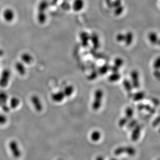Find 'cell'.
<instances>
[{
	"label": "cell",
	"mask_w": 160,
	"mask_h": 160,
	"mask_svg": "<svg viewBox=\"0 0 160 160\" xmlns=\"http://www.w3.org/2000/svg\"><path fill=\"white\" fill-rule=\"evenodd\" d=\"M124 11V7L122 5L116 7L114 10V14L116 16H120Z\"/></svg>",
	"instance_id": "30"
},
{
	"label": "cell",
	"mask_w": 160,
	"mask_h": 160,
	"mask_svg": "<svg viewBox=\"0 0 160 160\" xmlns=\"http://www.w3.org/2000/svg\"><path fill=\"white\" fill-rule=\"evenodd\" d=\"M159 133H160V128H159Z\"/></svg>",
	"instance_id": "42"
},
{
	"label": "cell",
	"mask_w": 160,
	"mask_h": 160,
	"mask_svg": "<svg viewBox=\"0 0 160 160\" xmlns=\"http://www.w3.org/2000/svg\"><path fill=\"white\" fill-rule=\"evenodd\" d=\"M131 82L132 83L133 88L135 89H138L140 88V77L139 73L136 70L132 71L130 74Z\"/></svg>",
	"instance_id": "4"
},
{
	"label": "cell",
	"mask_w": 160,
	"mask_h": 160,
	"mask_svg": "<svg viewBox=\"0 0 160 160\" xmlns=\"http://www.w3.org/2000/svg\"><path fill=\"white\" fill-rule=\"evenodd\" d=\"M160 46V39H159V42H158V44Z\"/></svg>",
	"instance_id": "41"
},
{
	"label": "cell",
	"mask_w": 160,
	"mask_h": 160,
	"mask_svg": "<svg viewBox=\"0 0 160 160\" xmlns=\"http://www.w3.org/2000/svg\"><path fill=\"white\" fill-rule=\"evenodd\" d=\"M142 126L139 124H137L135 127L133 128L132 134H131V139L132 141H136L139 139L141 136Z\"/></svg>",
	"instance_id": "8"
},
{
	"label": "cell",
	"mask_w": 160,
	"mask_h": 160,
	"mask_svg": "<svg viewBox=\"0 0 160 160\" xmlns=\"http://www.w3.org/2000/svg\"><path fill=\"white\" fill-rule=\"evenodd\" d=\"M2 17L3 19L7 22H11L15 17V14L13 11L10 8L5 9L2 13Z\"/></svg>",
	"instance_id": "5"
},
{
	"label": "cell",
	"mask_w": 160,
	"mask_h": 160,
	"mask_svg": "<svg viewBox=\"0 0 160 160\" xmlns=\"http://www.w3.org/2000/svg\"><path fill=\"white\" fill-rule=\"evenodd\" d=\"M128 122H129V123L128 122V123L127 127H128V128H129V129L133 128L135 127L137 124H138V121H137L136 120H135V119H134V120H132V119H131V120H129V121H128Z\"/></svg>",
	"instance_id": "31"
},
{
	"label": "cell",
	"mask_w": 160,
	"mask_h": 160,
	"mask_svg": "<svg viewBox=\"0 0 160 160\" xmlns=\"http://www.w3.org/2000/svg\"><path fill=\"white\" fill-rule=\"evenodd\" d=\"M123 85L125 90L127 93L128 95L129 96L132 97L133 94L132 93V90L133 89V88L131 81L128 79H124L123 81Z\"/></svg>",
	"instance_id": "12"
},
{
	"label": "cell",
	"mask_w": 160,
	"mask_h": 160,
	"mask_svg": "<svg viewBox=\"0 0 160 160\" xmlns=\"http://www.w3.org/2000/svg\"><path fill=\"white\" fill-rule=\"evenodd\" d=\"M110 160H118L117 159H115V158H113V159H110Z\"/></svg>",
	"instance_id": "40"
},
{
	"label": "cell",
	"mask_w": 160,
	"mask_h": 160,
	"mask_svg": "<svg viewBox=\"0 0 160 160\" xmlns=\"http://www.w3.org/2000/svg\"><path fill=\"white\" fill-rule=\"evenodd\" d=\"M8 98L7 95L4 92L0 93V107L6 103L7 100Z\"/></svg>",
	"instance_id": "25"
},
{
	"label": "cell",
	"mask_w": 160,
	"mask_h": 160,
	"mask_svg": "<svg viewBox=\"0 0 160 160\" xmlns=\"http://www.w3.org/2000/svg\"><path fill=\"white\" fill-rule=\"evenodd\" d=\"M20 58L22 62L24 64L30 65L33 61V58L32 56L28 53H22L20 56Z\"/></svg>",
	"instance_id": "13"
},
{
	"label": "cell",
	"mask_w": 160,
	"mask_h": 160,
	"mask_svg": "<svg viewBox=\"0 0 160 160\" xmlns=\"http://www.w3.org/2000/svg\"><path fill=\"white\" fill-rule=\"evenodd\" d=\"M66 97L64 94L63 91H59L57 92L54 93L51 95V99L54 102L56 103H61L64 100V99Z\"/></svg>",
	"instance_id": "9"
},
{
	"label": "cell",
	"mask_w": 160,
	"mask_h": 160,
	"mask_svg": "<svg viewBox=\"0 0 160 160\" xmlns=\"http://www.w3.org/2000/svg\"><path fill=\"white\" fill-rule=\"evenodd\" d=\"M80 39L83 46L86 47L90 41V35L85 31H83L80 34Z\"/></svg>",
	"instance_id": "10"
},
{
	"label": "cell",
	"mask_w": 160,
	"mask_h": 160,
	"mask_svg": "<svg viewBox=\"0 0 160 160\" xmlns=\"http://www.w3.org/2000/svg\"><path fill=\"white\" fill-rule=\"evenodd\" d=\"M160 160V159H158V160Z\"/></svg>",
	"instance_id": "43"
},
{
	"label": "cell",
	"mask_w": 160,
	"mask_h": 160,
	"mask_svg": "<svg viewBox=\"0 0 160 160\" xmlns=\"http://www.w3.org/2000/svg\"><path fill=\"white\" fill-rule=\"evenodd\" d=\"M103 97V91L101 89H97L95 91L94 99L92 103L93 109L98 111L102 105Z\"/></svg>",
	"instance_id": "1"
},
{
	"label": "cell",
	"mask_w": 160,
	"mask_h": 160,
	"mask_svg": "<svg viewBox=\"0 0 160 160\" xmlns=\"http://www.w3.org/2000/svg\"><path fill=\"white\" fill-rule=\"evenodd\" d=\"M90 41L92 42L94 48L97 49L100 46V42L98 35L96 33H93L90 35Z\"/></svg>",
	"instance_id": "16"
},
{
	"label": "cell",
	"mask_w": 160,
	"mask_h": 160,
	"mask_svg": "<svg viewBox=\"0 0 160 160\" xmlns=\"http://www.w3.org/2000/svg\"><path fill=\"white\" fill-rule=\"evenodd\" d=\"M121 5H122L121 0H115L113 2H112V7L113 8L116 9Z\"/></svg>",
	"instance_id": "33"
},
{
	"label": "cell",
	"mask_w": 160,
	"mask_h": 160,
	"mask_svg": "<svg viewBox=\"0 0 160 160\" xmlns=\"http://www.w3.org/2000/svg\"><path fill=\"white\" fill-rule=\"evenodd\" d=\"M110 66L109 65H108L107 64H105L99 68L98 73L100 75H105L110 70Z\"/></svg>",
	"instance_id": "23"
},
{
	"label": "cell",
	"mask_w": 160,
	"mask_h": 160,
	"mask_svg": "<svg viewBox=\"0 0 160 160\" xmlns=\"http://www.w3.org/2000/svg\"><path fill=\"white\" fill-rule=\"evenodd\" d=\"M121 75L119 72H112L108 77V80L110 82H116L118 81L121 79Z\"/></svg>",
	"instance_id": "20"
},
{
	"label": "cell",
	"mask_w": 160,
	"mask_h": 160,
	"mask_svg": "<svg viewBox=\"0 0 160 160\" xmlns=\"http://www.w3.org/2000/svg\"><path fill=\"white\" fill-rule=\"evenodd\" d=\"M124 64V60L122 58L117 57L114 61V65L116 66V67L120 69L123 66Z\"/></svg>",
	"instance_id": "26"
},
{
	"label": "cell",
	"mask_w": 160,
	"mask_h": 160,
	"mask_svg": "<svg viewBox=\"0 0 160 160\" xmlns=\"http://www.w3.org/2000/svg\"><path fill=\"white\" fill-rule=\"evenodd\" d=\"M160 123V116L158 117V118H156V120L154 121V122L152 123L153 126L156 127V126H158V124H159Z\"/></svg>",
	"instance_id": "36"
},
{
	"label": "cell",
	"mask_w": 160,
	"mask_h": 160,
	"mask_svg": "<svg viewBox=\"0 0 160 160\" xmlns=\"http://www.w3.org/2000/svg\"><path fill=\"white\" fill-rule=\"evenodd\" d=\"M116 39L117 42H124V39H125V34L123 33H119L117 34L116 37Z\"/></svg>",
	"instance_id": "29"
},
{
	"label": "cell",
	"mask_w": 160,
	"mask_h": 160,
	"mask_svg": "<svg viewBox=\"0 0 160 160\" xmlns=\"http://www.w3.org/2000/svg\"><path fill=\"white\" fill-rule=\"evenodd\" d=\"M125 116L128 120H131L132 119L133 115H134V110L132 108L127 107L125 110Z\"/></svg>",
	"instance_id": "24"
},
{
	"label": "cell",
	"mask_w": 160,
	"mask_h": 160,
	"mask_svg": "<svg viewBox=\"0 0 160 160\" xmlns=\"http://www.w3.org/2000/svg\"><path fill=\"white\" fill-rule=\"evenodd\" d=\"M146 94L143 91H139L138 92L133 94L132 97L135 101H138L142 100L145 97Z\"/></svg>",
	"instance_id": "19"
},
{
	"label": "cell",
	"mask_w": 160,
	"mask_h": 160,
	"mask_svg": "<svg viewBox=\"0 0 160 160\" xmlns=\"http://www.w3.org/2000/svg\"><path fill=\"white\" fill-rule=\"evenodd\" d=\"M152 67L154 70H160V56L154 59L152 64Z\"/></svg>",
	"instance_id": "27"
},
{
	"label": "cell",
	"mask_w": 160,
	"mask_h": 160,
	"mask_svg": "<svg viewBox=\"0 0 160 160\" xmlns=\"http://www.w3.org/2000/svg\"><path fill=\"white\" fill-rule=\"evenodd\" d=\"M20 103V101L19 99L16 97H13L10 99L9 105L11 108L16 109V108H17L19 106Z\"/></svg>",
	"instance_id": "22"
},
{
	"label": "cell",
	"mask_w": 160,
	"mask_h": 160,
	"mask_svg": "<svg viewBox=\"0 0 160 160\" xmlns=\"http://www.w3.org/2000/svg\"><path fill=\"white\" fill-rule=\"evenodd\" d=\"M134 39V35L131 31H127L125 34L124 43L126 46H130L133 43Z\"/></svg>",
	"instance_id": "17"
},
{
	"label": "cell",
	"mask_w": 160,
	"mask_h": 160,
	"mask_svg": "<svg viewBox=\"0 0 160 160\" xmlns=\"http://www.w3.org/2000/svg\"><path fill=\"white\" fill-rule=\"evenodd\" d=\"M148 39L150 43L152 45H156L158 44L159 38L158 34L156 33V32L151 31L149 32L148 35Z\"/></svg>",
	"instance_id": "15"
},
{
	"label": "cell",
	"mask_w": 160,
	"mask_h": 160,
	"mask_svg": "<svg viewBox=\"0 0 160 160\" xmlns=\"http://www.w3.org/2000/svg\"><path fill=\"white\" fill-rule=\"evenodd\" d=\"M11 71L8 69H5L0 75V87L2 88H6L9 85V82L11 78Z\"/></svg>",
	"instance_id": "3"
},
{
	"label": "cell",
	"mask_w": 160,
	"mask_h": 160,
	"mask_svg": "<svg viewBox=\"0 0 160 160\" xmlns=\"http://www.w3.org/2000/svg\"><path fill=\"white\" fill-rule=\"evenodd\" d=\"M154 77L158 81H160V70H154L153 72Z\"/></svg>",
	"instance_id": "32"
},
{
	"label": "cell",
	"mask_w": 160,
	"mask_h": 160,
	"mask_svg": "<svg viewBox=\"0 0 160 160\" xmlns=\"http://www.w3.org/2000/svg\"><path fill=\"white\" fill-rule=\"evenodd\" d=\"M95 160H104V158H103V156H98L96 158Z\"/></svg>",
	"instance_id": "38"
},
{
	"label": "cell",
	"mask_w": 160,
	"mask_h": 160,
	"mask_svg": "<svg viewBox=\"0 0 160 160\" xmlns=\"http://www.w3.org/2000/svg\"><path fill=\"white\" fill-rule=\"evenodd\" d=\"M97 73H98V71H93L89 76V78H90V80H94V79H96L98 76Z\"/></svg>",
	"instance_id": "35"
},
{
	"label": "cell",
	"mask_w": 160,
	"mask_h": 160,
	"mask_svg": "<svg viewBox=\"0 0 160 160\" xmlns=\"http://www.w3.org/2000/svg\"><path fill=\"white\" fill-rule=\"evenodd\" d=\"M58 160H62V159H58Z\"/></svg>",
	"instance_id": "44"
},
{
	"label": "cell",
	"mask_w": 160,
	"mask_h": 160,
	"mask_svg": "<svg viewBox=\"0 0 160 160\" xmlns=\"http://www.w3.org/2000/svg\"><path fill=\"white\" fill-rule=\"evenodd\" d=\"M90 139L93 141L97 142L99 141L101 137V133L98 131H94L90 134Z\"/></svg>",
	"instance_id": "21"
},
{
	"label": "cell",
	"mask_w": 160,
	"mask_h": 160,
	"mask_svg": "<svg viewBox=\"0 0 160 160\" xmlns=\"http://www.w3.org/2000/svg\"><path fill=\"white\" fill-rule=\"evenodd\" d=\"M31 102L33 107L37 112H41L43 110V105L39 96L34 95L31 97Z\"/></svg>",
	"instance_id": "6"
},
{
	"label": "cell",
	"mask_w": 160,
	"mask_h": 160,
	"mask_svg": "<svg viewBox=\"0 0 160 160\" xmlns=\"http://www.w3.org/2000/svg\"><path fill=\"white\" fill-rule=\"evenodd\" d=\"M2 107V108L3 110L5 111V112H8L9 110V107L6 105V103L5 104H4L3 105L1 106Z\"/></svg>",
	"instance_id": "37"
},
{
	"label": "cell",
	"mask_w": 160,
	"mask_h": 160,
	"mask_svg": "<svg viewBox=\"0 0 160 160\" xmlns=\"http://www.w3.org/2000/svg\"><path fill=\"white\" fill-rule=\"evenodd\" d=\"M4 55V52L3 51V50L0 49V57H2Z\"/></svg>",
	"instance_id": "39"
},
{
	"label": "cell",
	"mask_w": 160,
	"mask_h": 160,
	"mask_svg": "<svg viewBox=\"0 0 160 160\" xmlns=\"http://www.w3.org/2000/svg\"><path fill=\"white\" fill-rule=\"evenodd\" d=\"M84 5V0H74L72 4L73 9L76 12L80 11L83 9Z\"/></svg>",
	"instance_id": "11"
},
{
	"label": "cell",
	"mask_w": 160,
	"mask_h": 160,
	"mask_svg": "<svg viewBox=\"0 0 160 160\" xmlns=\"http://www.w3.org/2000/svg\"><path fill=\"white\" fill-rule=\"evenodd\" d=\"M9 147L13 156L16 158H19L21 156V152L17 142L15 141H11L9 143Z\"/></svg>",
	"instance_id": "7"
},
{
	"label": "cell",
	"mask_w": 160,
	"mask_h": 160,
	"mask_svg": "<svg viewBox=\"0 0 160 160\" xmlns=\"http://www.w3.org/2000/svg\"><path fill=\"white\" fill-rule=\"evenodd\" d=\"M16 70L20 75H24L26 73V69L24 67V64L22 62H18L15 65Z\"/></svg>",
	"instance_id": "14"
},
{
	"label": "cell",
	"mask_w": 160,
	"mask_h": 160,
	"mask_svg": "<svg viewBox=\"0 0 160 160\" xmlns=\"http://www.w3.org/2000/svg\"><path fill=\"white\" fill-rule=\"evenodd\" d=\"M74 92H75V88L72 85L67 86L63 90V92L66 97H70L71 96Z\"/></svg>",
	"instance_id": "18"
},
{
	"label": "cell",
	"mask_w": 160,
	"mask_h": 160,
	"mask_svg": "<svg viewBox=\"0 0 160 160\" xmlns=\"http://www.w3.org/2000/svg\"><path fill=\"white\" fill-rule=\"evenodd\" d=\"M136 150L132 146H121L115 149L114 154L116 156H120L122 154H127L130 156H134L136 154Z\"/></svg>",
	"instance_id": "2"
},
{
	"label": "cell",
	"mask_w": 160,
	"mask_h": 160,
	"mask_svg": "<svg viewBox=\"0 0 160 160\" xmlns=\"http://www.w3.org/2000/svg\"><path fill=\"white\" fill-rule=\"evenodd\" d=\"M128 121H129V120L124 116V117H123V118H122L119 120V121H118V126H119L120 127H123V126H124L127 123H128Z\"/></svg>",
	"instance_id": "28"
},
{
	"label": "cell",
	"mask_w": 160,
	"mask_h": 160,
	"mask_svg": "<svg viewBox=\"0 0 160 160\" xmlns=\"http://www.w3.org/2000/svg\"><path fill=\"white\" fill-rule=\"evenodd\" d=\"M6 121V117L3 114H0V124H4Z\"/></svg>",
	"instance_id": "34"
}]
</instances>
